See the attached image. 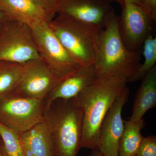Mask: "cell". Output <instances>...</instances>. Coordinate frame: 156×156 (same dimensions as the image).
I'll return each mask as SVG.
<instances>
[{"label":"cell","mask_w":156,"mask_h":156,"mask_svg":"<svg viewBox=\"0 0 156 156\" xmlns=\"http://www.w3.org/2000/svg\"><path fill=\"white\" fill-rule=\"evenodd\" d=\"M127 82L120 78L96 81L73 98L83 112L81 148L98 150L101 123Z\"/></svg>","instance_id":"obj_1"},{"label":"cell","mask_w":156,"mask_h":156,"mask_svg":"<svg viewBox=\"0 0 156 156\" xmlns=\"http://www.w3.org/2000/svg\"><path fill=\"white\" fill-rule=\"evenodd\" d=\"M119 18L112 12L99 36L94 66L96 81L110 78L128 80L139 67L140 51L126 48L119 29Z\"/></svg>","instance_id":"obj_2"},{"label":"cell","mask_w":156,"mask_h":156,"mask_svg":"<svg viewBox=\"0 0 156 156\" xmlns=\"http://www.w3.org/2000/svg\"><path fill=\"white\" fill-rule=\"evenodd\" d=\"M83 112L73 99H58L45 111L56 156H77L81 148Z\"/></svg>","instance_id":"obj_3"},{"label":"cell","mask_w":156,"mask_h":156,"mask_svg":"<svg viewBox=\"0 0 156 156\" xmlns=\"http://www.w3.org/2000/svg\"><path fill=\"white\" fill-rule=\"evenodd\" d=\"M49 26L63 47L82 67L94 64L103 29L58 14Z\"/></svg>","instance_id":"obj_4"},{"label":"cell","mask_w":156,"mask_h":156,"mask_svg":"<svg viewBox=\"0 0 156 156\" xmlns=\"http://www.w3.org/2000/svg\"><path fill=\"white\" fill-rule=\"evenodd\" d=\"M38 59L31 26L14 20L3 23L0 30V61L24 64Z\"/></svg>","instance_id":"obj_5"},{"label":"cell","mask_w":156,"mask_h":156,"mask_svg":"<svg viewBox=\"0 0 156 156\" xmlns=\"http://www.w3.org/2000/svg\"><path fill=\"white\" fill-rule=\"evenodd\" d=\"M44 100L11 93L0 98V122L19 134L44 121Z\"/></svg>","instance_id":"obj_6"},{"label":"cell","mask_w":156,"mask_h":156,"mask_svg":"<svg viewBox=\"0 0 156 156\" xmlns=\"http://www.w3.org/2000/svg\"><path fill=\"white\" fill-rule=\"evenodd\" d=\"M49 23H41L31 27L41 59L59 80L82 66L63 47L51 30Z\"/></svg>","instance_id":"obj_7"},{"label":"cell","mask_w":156,"mask_h":156,"mask_svg":"<svg viewBox=\"0 0 156 156\" xmlns=\"http://www.w3.org/2000/svg\"><path fill=\"white\" fill-rule=\"evenodd\" d=\"M121 5L119 25L121 37L128 50L137 51L150 35L151 23L154 21L140 4L125 2Z\"/></svg>","instance_id":"obj_8"},{"label":"cell","mask_w":156,"mask_h":156,"mask_svg":"<svg viewBox=\"0 0 156 156\" xmlns=\"http://www.w3.org/2000/svg\"><path fill=\"white\" fill-rule=\"evenodd\" d=\"M59 81L41 59L25 63L18 83L11 93L44 100Z\"/></svg>","instance_id":"obj_9"},{"label":"cell","mask_w":156,"mask_h":156,"mask_svg":"<svg viewBox=\"0 0 156 156\" xmlns=\"http://www.w3.org/2000/svg\"><path fill=\"white\" fill-rule=\"evenodd\" d=\"M129 93L127 87L117 98L101 123L98 150L105 155L119 156V142L125 128L122 110Z\"/></svg>","instance_id":"obj_10"},{"label":"cell","mask_w":156,"mask_h":156,"mask_svg":"<svg viewBox=\"0 0 156 156\" xmlns=\"http://www.w3.org/2000/svg\"><path fill=\"white\" fill-rule=\"evenodd\" d=\"M113 11L109 0H60L56 14L103 29Z\"/></svg>","instance_id":"obj_11"},{"label":"cell","mask_w":156,"mask_h":156,"mask_svg":"<svg viewBox=\"0 0 156 156\" xmlns=\"http://www.w3.org/2000/svg\"><path fill=\"white\" fill-rule=\"evenodd\" d=\"M96 81L94 64L81 67L56 83L45 98V111L56 100H69L75 98Z\"/></svg>","instance_id":"obj_12"},{"label":"cell","mask_w":156,"mask_h":156,"mask_svg":"<svg viewBox=\"0 0 156 156\" xmlns=\"http://www.w3.org/2000/svg\"><path fill=\"white\" fill-rule=\"evenodd\" d=\"M0 11L10 20L22 21L30 26L49 23L55 15L33 0H0Z\"/></svg>","instance_id":"obj_13"},{"label":"cell","mask_w":156,"mask_h":156,"mask_svg":"<svg viewBox=\"0 0 156 156\" xmlns=\"http://www.w3.org/2000/svg\"><path fill=\"white\" fill-rule=\"evenodd\" d=\"M20 135L24 156H56L53 136L45 121Z\"/></svg>","instance_id":"obj_14"},{"label":"cell","mask_w":156,"mask_h":156,"mask_svg":"<svg viewBox=\"0 0 156 156\" xmlns=\"http://www.w3.org/2000/svg\"><path fill=\"white\" fill-rule=\"evenodd\" d=\"M137 93L130 120L139 122L147 112L156 106V66L142 79Z\"/></svg>","instance_id":"obj_15"},{"label":"cell","mask_w":156,"mask_h":156,"mask_svg":"<svg viewBox=\"0 0 156 156\" xmlns=\"http://www.w3.org/2000/svg\"><path fill=\"white\" fill-rule=\"evenodd\" d=\"M125 128L119 144V156H136L144 136L141 130L145 125L141 119L138 122L124 121Z\"/></svg>","instance_id":"obj_16"},{"label":"cell","mask_w":156,"mask_h":156,"mask_svg":"<svg viewBox=\"0 0 156 156\" xmlns=\"http://www.w3.org/2000/svg\"><path fill=\"white\" fill-rule=\"evenodd\" d=\"M24 66L25 63L0 61V98L13 92L21 77Z\"/></svg>","instance_id":"obj_17"},{"label":"cell","mask_w":156,"mask_h":156,"mask_svg":"<svg viewBox=\"0 0 156 156\" xmlns=\"http://www.w3.org/2000/svg\"><path fill=\"white\" fill-rule=\"evenodd\" d=\"M144 61L140 65L136 71L127 82L134 83L141 80L153 68L156 62V38L150 35L143 43Z\"/></svg>","instance_id":"obj_18"},{"label":"cell","mask_w":156,"mask_h":156,"mask_svg":"<svg viewBox=\"0 0 156 156\" xmlns=\"http://www.w3.org/2000/svg\"><path fill=\"white\" fill-rule=\"evenodd\" d=\"M0 137L8 156H24L20 135L0 122Z\"/></svg>","instance_id":"obj_19"},{"label":"cell","mask_w":156,"mask_h":156,"mask_svg":"<svg viewBox=\"0 0 156 156\" xmlns=\"http://www.w3.org/2000/svg\"><path fill=\"white\" fill-rule=\"evenodd\" d=\"M136 156H156V136L144 137Z\"/></svg>","instance_id":"obj_20"},{"label":"cell","mask_w":156,"mask_h":156,"mask_svg":"<svg viewBox=\"0 0 156 156\" xmlns=\"http://www.w3.org/2000/svg\"><path fill=\"white\" fill-rule=\"evenodd\" d=\"M36 3L48 10L49 12L55 14L57 13L60 0H33Z\"/></svg>","instance_id":"obj_21"},{"label":"cell","mask_w":156,"mask_h":156,"mask_svg":"<svg viewBox=\"0 0 156 156\" xmlns=\"http://www.w3.org/2000/svg\"><path fill=\"white\" fill-rule=\"evenodd\" d=\"M141 5L149 13L154 21L156 20V0H140Z\"/></svg>","instance_id":"obj_22"},{"label":"cell","mask_w":156,"mask_h":156,"mask_svg":"<svg viewBox=\"0 0 156 156\" xmlns=\"http://www.w3.org/2000/svg\"><path fill=\"white\" fill-rule=\"evenodd\" d=\"M87 156H107L104 154L99 150H92V152Z\"/></svg>","instance_id":"obj_23"},{"label":"cell","mask_w":156,"mask_h":156,"mask_svg":"<svg viewBox=\"0 0 156 156\" xmlns=\"http://www.w3.org/2000/svg\"><path fill=\"white\" fill-rule=\"evenodd\" d=\"M109 1H110V2L111 1H115V2H118L119 4H120V5L122 4L123 2H130L138 3V4H140V5H141V3H140V0H109Z\"/></svg>","instance_id":"obj_24"},{"label":"cell","mask_w":156,"mask_h":156,"mask_svg":"<svg viewBox=\"0 0 156 156\" xmlns=\"http://www.w3.org/2000/svg\"><path fill=\"white\" fill-rule=\"evenodd\" d=\"M10 20L5 14L2 11H0V22H5V21Z\"/></svg>","instance_id":"obj_25"},{"label":"cell","mask_w":156,"mask_h":156,"mask_svg":"<svg viewBox=\"0 0 156 156\" xmlns=\"http://www.w3.org/2000/svg\"><path fill=\"white\" fill-rule=\"evenodd\" d=\"M0 156H8L3 147L2 143L1 140H0Z\"/></svg>","instance_id":"obj_26"},{"label":"cell","mask_w":156,"mask_h":156,"mask_svg":"<svg viewBox=\"0 0 156 156\" xmlns=\"http://www.w3.org/2000/svg\"><path fill=\"white\" fill-rule=\"evenodd\" d=\"M4 22H0V30H1V29L2 27L3 23Z\"/></svg>","instance_id":"obj_27"}]
</instances>
